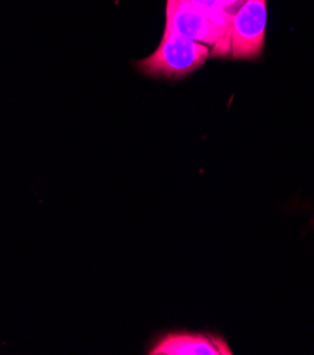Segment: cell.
I'll return each instance as SVG.
<instances>
[{"mask_svg": "<svg viewBox=\"0 0 314 355\" xmlns=\"http://www.w3.org/2000/svg\"><path fill=\"white\" fill-rule=\"evenodd\" d=\"M209 55L211 49L208 46L166 27L156 51L134 65L143 74L153 78L179 80L204 65Z\"/></svg>", "mask_w": 314, "mask_h": 355, "instance_id": "cell-1", "label": "cell"}, {"mask_svg": "<svg viewBox=\"0 0 314 355\" xmlns=\"http://www.w3.org/2000/svg\"><path fill=\"white\" fill-rule=\"evenodd\" d=\"M221 2V5L227 9V8H229V6H234L235 3H238V2H243V0H220Z\"/></svg>", "mask_w": 314, "mask_h": 355, "instance_id": "cell-6", "label": "cell"}, {"mask_svg": "<svg viewBox=\"0 0 314 355\" xmlns=\"http://www.w3.org/2000/svg\"><path fill=\"white\" fill-rule=\"evenodd\" d=\"M166 27L208 46L211 49V55L224 57L231 54V42L193 8L190 0H167Z\"/></svg>", "mask_w": 314, "mask_h": 355, "instance_id": "cell-2", "label": "cell"}, {"mask_svg": "<svg viewBox=\"0 0 314 355\" xmlns=\"http://www.w3.org/2000/svg\"><path fill=\"white\" fill-rule=\"evenodd\" d=\"M193 8L211 21L231 42V24L234 15L221 5L220 0H190Z\"/></svg>", "mask_w": 314, "mask_h": 355, "instance_id": "cell-5", "label": "cell"}, {"mask_svg": "<svg viewBox=\"0 0 314 355\" xmlns=\"http://www.w3.org/2000/svg\"><path fill=\"white\" fill-rule=\"evenodd\" d=\"M150 355H231L227 341L216 334L168 333L149 351Z\"/></svg>", "mask_w": 314, "mask_h": 355, "instance_id": "cell-4", "label": "cell"}, {"mask_svg": "<svg viewBox=\"0 0 314 355\" xmlns=\"http://www.w3.org/2000/svg\"><path fill=\"white\" fill-rule=\"evenodd\" d=\"M266 0H243L232 17L231 55L234 58H256L265 46Z\"/></svg>", "mask_w": 314, "mask_h": 355, "instance_id": "cell-3", "label": "cell"}]
</instances>
